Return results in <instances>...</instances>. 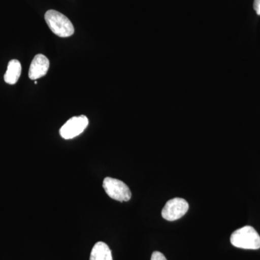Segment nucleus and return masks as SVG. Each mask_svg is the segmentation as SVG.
<instances>
[{"label": "nucleus", "mask_w": 260, "mask_h": 260, "mask_svg": "<svg viewBox=\"0 0 260 260\" xmlns=\"http://www.w3.org/2000/svg\"><path fill=\"white\" fill-rule=\"evenodd\" d=\"M230 241L233 246L240 249L256 250L260 248V236L249 225L235 231L231 236Z\"/></svg>", "instance_id": "f257e3e1"}, {"label": "nucleus", "mask_w": 260, "mask_h": 260, "mask_svg": "<svg viewBox=\"0 0 260 260\" xmlns=\"http://www.w3.org/2000/svg\"><path fill=\"white\" fill-rule=\"evenodd\" d=\"M48 26L55 35L61 38L71 37L75 32L74 26L65 15L56 10H48L45 14Z\"/></svg>", "instance_id": "f03ea898"}, {"label": "nucleus", "mask_w": 260, "mask_h": 260, "mask_svg": "<svg viewBox=\"0 0 260 260\" xmlns=\"http://www.w3.org/2000/svg\"><path fill=\"white\" fill-rule=\"evenodd\" d=\"M103 187L109 198L119 202H127L132 198L129 188L125 183L114 178L107 177L103 182Z\"/></svg>", "instance_id": "7ed1b4c3"}, {"label": "nucleus", "mask_w": 260, "mask_h": 260, "mask_svg": "<svg viewBox=\"0 0 260 260\" xmlns=\"http://www.w3.org/2000/svg\"><path fill=\"white\" fill-rule=\"evenodd\" d=\"M189 210V204L182 198H176L169 200L162 208V218L169 221H174L182 218Z\"/></svg>", "instance_id": "20e7f679"}, {"label": "nucleus", "mask_w": 260, "mask_h": 260, "mask_svg": "<svg viewBox=\"0 0 260 260\" xmlns=\"http://www.w3.org/2000/svg\"><path fill=\"white\" fill-rule=\"evenodd\" d=\"M88 125V119L86 116H74L61 126L59 134L65 140L73 139L83 133Z\"/></svg>", "instance_id": "39448f33"}, {"label": "nucleus", "mask_w": 260, "mask_h": 260, "mask_svg": "<svg viewBox=\"0 0 260 260\" xmlns=\"http://www.w3.org/2000/svg\"><path fill=\"white\" fill-rule=\"evenodd\" d=\"M49 68V60L43 54H37L32 59L29 69V78L37 80L47 75Z\"/></svg>", "instance_id": "423d86ee"}, {"label": "nucleus", "mask_w": 260, "mask_h": 260, "mask_svg": "<svg viewBox=\"0 0 260 260\" xmlns=\"http://www.w3.org/2000/svg\"><path fill=\"white\" fill-rule=\"evenodd\" d=\"M21 71L22 67L20 61L17 59H12L8 63V70L5 73L4 77L5 83L10 85H15L20 78Z\"/></svg>", "instance_id": "0eeeda50"}, {"label": "nucleus", "mask_w": 260, "mask_h": 260, "mask_svg": "<svg viewBox=\"0 0 260 260\" xmlns=\"http://www.w3.org/2000/svg\"><path fill=\"white\" fill-rule=\"evenodd\" d=\"M90 260H113L112 251L105 243L97 242L92 249Z\"/></svg>", "instance_id": "6e6552de"}, {"label": "nucleus", "mask_w": 260, "mask_h": 260, "mask_svg": "<svg viewBox=\"0 0 260 260\" xmlns=\"http://www.w3.org/2000/svg\"><path fill=\"white\" fill-rule=\"evenodd\" d=\"M150 260H167L166 256L162 254L161 252L159 251H154L151 256V259Z\"/></svg>", "instance_id": "1a4fd4ad"}, {"label": "nucleus", "mask_w": 260, "mask_h": 260, "mask_svg": "<svg viewBox=\"0 0 260 260\" xmlns=\"http://www.w3.org/2000/svg\"><path fill=\"white\" fill-rule=\"evenodd\" d=\"M254 9L255 10L256 14L260 15V0H254Z\"/></svg>", "instance_id": "9d476101"}, {"label": "nucleus", "mask_w": 260, "mask_h": 260, "mask_svg": "<svg viewBox=\"0 0 260 260\" xmlns=\"http://www.w3.org/2000/svg\"><path fill=\"white\" fill-rule=\"evenodd\" d=\"M37 83H37V80H35V84H37Z\"/></svg>", "instance_id": "9b49d317"}]
</instances>
